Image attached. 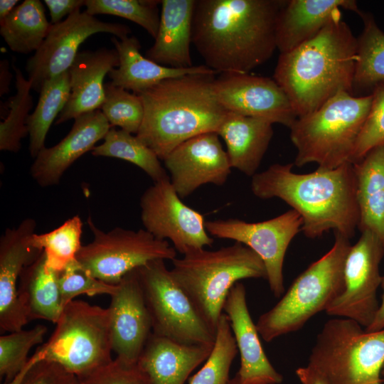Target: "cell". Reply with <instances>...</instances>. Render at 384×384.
Masks as SVG:
<instances>
[{"instance_id":"obj_1","label":"cell","mask_w":384,"mask_h":384,"mask_svg":"<svg viewBox=\"0 0 384 384\" xmlns=\"http://www.w3.org/2000/svg\"><path fill=\"white\" fill-rule=\"evenodd\" d=\"M282 0H196L192 44L218 73H249L273 55Z\"/></svg>"},{"instance_id":"obj_2","label":"cell","mask_w":384,"mask_h":384,"mask_svg":"<svg viewBox=\"0 0 384 384\" xmlns=\"http://www.w3.org/2000/svg\"><path fill=\"white\" fill-rule=\"evenodd\" d=\"M293 166L274 164L256 173L252 193L262 199L278 198L290 206L301 215V230L307 238H319L330 230L353 238L359 223L353 164L302 174L294 173Z\"/></svg>"},{"instance_id":"obj_3","label":"cell","mask_w":384,"mask_h":384,"mask_svg":"<svg viewBox=\"0 0 384 384\" xmlns=\"http://www.w3.org/2000/svg\"><path fill=\"white\" fill-rule=\"evenodd\" d=\"M356 58L357 38L341 11L316 36L280 53L273 77L300 117L339 92L351 94Z\"/></svg>"},{"instance_id":"obj_4","label":"cell","mask_w":384,"mask_h":384,"mask_svg":"<svg viewBox=\"0 0 384 384\" xmlns=\"http://www.w3.org/2000/svg\"><path fill=\"white\" fill-rule=\"evenodd\" d=\"M214 79L215 75H186L138 94L144 117L136 136L159 159L195 136L217 132L228 112L215 96Z\"/></svg>"},{"instance_id":"obj_5","label":"cell","mask_w":384,"mask_h":384,"mask_svg":"<svg viewBox=\"0 0 384 384\" xmlns=\"http://www.w3.org/2000/svg\"><path fill=\"white\" fill-rule=\"evenodd\" d=\"M172 263L173 277L215 332L232 287L244 279H267L262 260L237 242L215 250H197Z\"/></svg>"},{"instance_id":"obj_6","label":"cell","mask_w":384,"mask_h":384,"mask_svg":"<svg viewBox=\"0 0 384 384\" xmlns=\"http://www.w3.org/2000/svg\"><path fill=\"white\" fill-rule=\"evenodd\" d=\"M372 98L371 94L339 92L316 110L297 117L289 128L297 150L294 164L316 163L318 168L333 169L351 163Z\"/></svg>"},{"instance_id":"obj_7","label":"cell","mask_w":384,"mask_h":384,"mask_svg":"<svg viewBox=\"0 0 384 384\" xmlns=\"http://www.w3.org/2000/svg\"><path fill=\"white\" fill-rule=\"evenodd\" d=\"M330 250L312 263L292 283L281 299L256 323L266 342L302 329L314 315L326 311L343 289V268L349 239L334 232Z\"/></svg>"},{"instance_id":"obj_8","label":"cell","mask_w":384,"mask_h":384,"mask_svg":"<svg viewBox=\"0 0 384 384\" xmlns=\"http://www.w3.org/2000/svg\"><path fill=\"white\" fill-rule=\"evenodd\" d=\"M384 329L366 332L356 321L336 317L318 334L307 366L326 384L382 383Z\"/></svg>"},{"instance_id":"obj_9","label":"cell","mask_w":384,"mask_h":384,"mask_svg":"<svg viewBox=\"0 0 384 384\" xmlns=\"http://www.w3.org/2000/svg\"><path fill=\"white\" fill-rule=\"evenodd\" d=\"M55 324L49 339L34 353L40 361L55 363L78 377L113 360L107 308L73 300Z\"/></svg>"},{"instance_id":"obj_10","label":"cell","mask_w":384,"mask_h":384,"mask_svg":"<svg viewBox=\"0 0 384 384\" xmlns=\"http://www.w3.org/2000/svg\"><path fill=\"white\" fill-rule=\"evenodd\" d=\"M137 271L153 334L186 344H214L215 332L176 282L165 260H152Z\"/></svg>"},{"instance_id":"obj_11","label":"cell","mask_w":384,"mask_h":384,"mask_svg":"<svg viewBox=\"0 0 384 384\" xmlns=\"http://www.w3.org/2000/svg\"><path fill=\"white\" fill-rule=\"evenodd\" d=\"M87 222L93 240L82 246L77 260L92 276L106 283L117 284L127 274L152 260L176 258L174 246L145 229L115 228L105 232L90 216Z\"/></svg>"},{"instance_id":"obj_12","label":"cell","mask_w":384,"mask_h":384,"mask_svg":"<svg viewBox=\"0 0 384 384\" xmlns=\"http://www.w3.org/2000/svg\"><path fill=\"white\" fill-rule=\"evenodd\" d=\"M205 225L211 237L233 240L253 250L265 264L267 280L274 296L282 295L285 254L303 225V220L296 210L291 209L258 223L230 218L206 221Z\"/></svg>"},{"instance_id":"obj_13","label":"cell","mask_w":384,"mask_h":384,"mask_svg":"<svg viewBox=\"0 0 384 384\" xmlns=\"http://www.w3.org/2000/svg\"><path fill=\"white\" fill-rule=\"evenodd\" d=\"M384 248L369 230L361 232L347 254L343 268V289L325 311L329 316L352 319L365 329L373 321L379 308L377 291L383 277L379 265Z\"/></svg>"},{"instance_id":"obj_14","label":"cell","mask_w":384,"mask_h":384,"mask_svg":"<svg viewBox=\"0 0 384 384\" xmlns=\"http://www.w3.org/2000/svg\"><path fill=\"white\" fill-rule=\"evenodd\" d=\"M140 207L144 229L159 240L169 239L183 255L213 243L203 215L182 202L169 178L154 182L142 194Z\"/></svg>"},{"instance_id":"obj_15","label":"cell","mask_w":384,"mask_h":384,"mask_svg":"<svg viewBox=\"0 0 384 384\" xmlns=\"http://www.w3.org/2000/svg\"><path fill=\"white\" fill-rule=\"evenodd\" d=\"M97 33L122 38L132 33L125 24L99 20L85 11L78 10L58 23L51 24L41 46L26 62L31 89L40 92L43 82L69 70L80 46Z\"/></svg>"},{"instance_id":"obj_16","label":"cell","mask_w":384,"mask_h":384,"mask_svg":"<svg viewBox=\"0 0 384 384\" xmlns=\"http://www.w3.org/2000/svg\"><path fill=\"white\" fill-rule=\"evenodd\" d=\"M213 90L228 112L289 128L297 119L287 95L274 79L249 73H223L215 78Z\"/></svg>"},{"instance_id":"obj_17","label":"cell","mask_w":384,"mask_h":384,"mask_svg":"<svg viewBox=\"0 0 384 384\" xmlns=\"http://www.w3.org/2000/svg\"><path fill=\"white\" fill-rule=\"evenodd\" d=\"M163 161L170 174V181L181 198L188 197L204 184L223 185L232 169L215 132L186 140Z\"/></svg>"},{"instance_id":"obj_18","label":"cell","mask_w":384,"mask_h":384,"mask_svg":"<svg viewBox=\"0 0 384 384\" xmlns=\"http://www.w3.org/2000/svg\"><path fill=\"white\" fill-rule=\"evenodd\" d=\"M110 297L107 309L112 352L120 361L136 364L152 334L151 319L137 269L121 279Z\"/></svg>"},{"instance_id":"obj_19","label":"cell","mask_w":384,"mask_h":384,"mask_svg":"<svg viewBox=\"0 0 384 384\" xmlns=\"http://www.w3.org/2000/svg\"><path fill=\"white\" fill-rule=\"evenodd\" d=\"M36 227L33 219H24L16 228H7L0 239L1 332L21 330L29 321L18 299L17 283L24 268L43 252L31 243Z\"/></svg>"},{"instance_id":"obj_20","label":"cell","mask_w":384,"mask_h":384,"mask_svg":"<svg viewBox=\"0 0 384 384\" xmlns=\"http://www.w3.org/2000/svg\"><path fill=\"white\" fill-rule=\"evenodd\" d=\"M111 127L100 110L75 118L65 137L53 146H45L36 156L31 166L32 178L41 187L58 184L65 171L104 139Z\"/></svg>"},{"instance_id":"obj_21","label":"cell","mask_w":384,"mask_h":384,"mask_svg":"<svg viewBox=\"0 0 384 384\" xmlns=\"http://www.w3.org/2000/svg\"><path fill=\"white\" fill-rule=\"evenodd\" d=\"M240 355V367L236 373L242 384H279L283 376L267 358L261 344L256 324L250 314L245 286L236 283L223 306Z\"/></svg>"},{"instance_id":"obj_22","label":"cell","mask_w":384,"mask_h":384,"mask_svg":"<svg viewBox=\"0 0 384 384\" xmlns=\"http://www.w3.org/2000/svg\"><path fill=\"white\" fill-rule=\"evenodd\" d=\"M119 64L115 48H102L95 51L78 52L68 70L70 97L55 124L75 119L101 108L105 101V77Z\"/></svg>"},{"instance_id":"obj_23","label":"cell","mask_w":384,"mask_h":384,"mask_svg":"<svg viewBox=\"0 0 384 384\" xmlns=\"http://www.w3.org/2000/svg\"><path fill=\"white\" fill-rule=\"evenodd\" d=\"M341 9L363 13L354 0L286 1L277 20V48L287 53L314 38Z\"/></svg>"},{"instance_id":"obj_24","label":"cell","mask_w":384,"mask_h":384,"mask_svg":"<svg viewBox=\"0 0 384 384\" xmlns=\"http://www.w3.org/2000/svg\"><path fill=\"white\" fill-rule=\"evenodd\" d=\"M213 345H191L151 334L137 364L153 384H184Z\"/></svg>"},{"instance_id":"obj_25","label":"cell","mask_w":384,"mask_h":384,"mask_svg":"<svg viewBox=\"0 0 384 384\" xmlns=\"http://www.w3.org/2000/svg\"><path fill=\"white\" fill-rule=\"evenodd\" d=\"M159 26L148 59L174 68L193 67L190 47L196 0H162Z\"/></svg>"},{"instance_id":"obj_26","label":"cell","mask_w":384,"mask_h":384,"mask_svg":"<svg viewBox=\"0 0 384 384\" xmlns=\"http://www.w3.org/2000/svg\"><path fill=\"white\" fill-rule=\"evenodd\" d=\"M111 41L118 53L119 64L109 72L110 82L137 95L164 80L186 75L217 73L206 65L187 68L159 65L142 55L140 43L134 36L122 38L112 36Z\"/></svg>"},{"instance_id":"obj_27","label":"cell","mask_w":384,"mask_h":384,"mask_svg":"<svg viewBox=\"0 0 384 384\" xmlns=\"http://www.w3.org/2000/svg\"><path fill=\"white\" fill-rule=\"evenodd\" d=\"M217 133L225 143L231 168L254 176L272 138V124L228 112Z\"/></svg>"},{"instance_id":"obj_28","label":"cell","mask_w":384,"mask_h":384,"mask_svg":"<svg viewBox=\"0 0 384 384\" xmlns=\"http://www.w3.org/2000/svg\"><path fill=\"white\" fill-rule=\"evenodd\" d=\"M353 164L359 208L358 229L374 233L384 248V144Z\"/></svg>"},{"instance_id":"obj_29","label":"cell","mask_w":384,"mask_h":384,"mask_svg":"<svg viewBox=\"0 0 384 384\" xmlns=\"http://www.w3.org/2000/svg\"><path fill=\"white\" fill-rule=\"evenodd\" d=\"M18 294L30 321L43 319L55 324L64 308L58 284V272L46 264L43 252L23 270Z\"/></svg>"},{"instance_id":"obj_30","label":"cell","mask_w":384,"mask_h":384,"mask_svg":"<svg viewBox=\"0 0 384 384\" xmlns=\"http://www.w3.org/2000/svg\"><path fill=\"white\" fill-rule=\"evenodd\" d=\"M363 28L357 38V58L351 95H370L384 82V33L370 14H361Z\"/></svg>"},{"instance_id":"obj_31","label":"cell","mask_w":384,"mask_h":384,"mask_svg":"<svg viewBox=\"0 0 384 384\" xmlns=\"http://www.w3.org/2000/svg\"><path fill=\"white\" fill-rule=\"evenodd\" d=\"M50 23L39 0H25L0 21V33L12 51L28 54L41 46Z\"/></svg>"},{"instance_id":"obj_32","label":"cell","mask_w":384,"mask_h":384,"mask_svg":"<svg viewBox=\"0 0 384 384\" xmlns=\"http://www.w3.org/2000/svg\"><path fill=\"white\" fill-rule=\"evenodd\" d=\"M39 93L38 104L26 120L29 151L34 159L45 147L46 137L50 125L69 99L70 85L68 70L46 80Z\"/></svg>"},{"instance_id":"obj_33","label":"cell","mask_w":384,"mask_h":384,"mask_svg":"<svg viewBox=\"0 0 384 384\" xmlns=\"http://www.w3.org/2000/svg\"><path fill=\"white\" fill-rule=\"evenodd\" d=\"M91 153L95 156L117 158L132 163L142 169L157 182L169 178L157 155L136 135L112 127L104 142L95 146Z\"/></svg>"},{"instance_id":"obj_34","label":"cell","mask_w":384,"mask_h":384,"mask_svg":"<svg viewBox=\"0 0 384 384\" xmlns=\"http://www.w3.org/2000/svg\"><path fill=\"white\" fill-rule=\"evenodd\" d=\"M82 232V220L79 215H75L50 232L34 233L31 243L43 252L46 265L59 273L77 260L82 246L80 241Z\"/></svg>"},{"instance_id":"obj_35","label":"cell","mask_w":384,"mask_h":384,"mask_svg":"<svg viewBox=\"0 0 384 384\" xmlns=\"http://www.w3.org/2000/svg\"><path fill=\"white\" fill-rule=\"evenodd\" d=\"M13 68L16 93L9 99L7 116L0 123V150L18 152L22 139L28 134L26 120L33 107V97L30 94L32 89L28 79L14 64Z\"/></svg>"},{"instance_id":"obj_36","label":"cell","mask_w":384,"mask_h":384,"mask_svg":"<svg viewBox=\"0 0 384 384\" xmlns=\"http://www.w3.org/2000/svg\"><path fill=\"white\" fill-rule=\"evenodd\" d=\"M238 352L228 318L223 313L213 349L203 367L189 379L188 384H228L230 369Z\"/></svg>"},{"instance_id":"obj_37","label":"cell","mask_w":384,"mask_h":384,"mask_svg":"<svg viewBox=\"0 0 384 384\" xmlns=\"http://www.w3.org/2000/svg\"><path fill=\"white\" fill-rule=\"evenodd\" d=\"M156 0H86L85 11L91 15L108 14L127 18L145 29L154 38L159 29L160 14Z\"/></svg>"},{"instance_id":"obj_38","label":"cell","mask_w":384,"mask_h":384,"mask_svg":"<svg viewBox=\"0 0 384 384\" xmlns=\"http://www.w3.org/2000/svg\"><path fill=\"white\" fill-rule=\"evenodd\" d=\"M47 327L36 325L32 329L9 332L0 336V377L8 381L27 364L31 349L43 341Z\"/></svg>"},{"instance_id":"obj_39","label":"cell","mask_w":384,"mask_h":384,"mask_svg":"<svg viewBox=\"0 0 384 384\" xmlns=\"http://www.w3.org/2000/svg\"><path fill=\"white\" fill-rule=\"evenodd\" d=\"M101 109L111 127L137 134L144 117V107L138 95L107 82Z\"/></svg>"},{"instance_id":"obj_40","label":"cell","mask_w":384,"mask_h":384,"mask_svg":"<svg viewBox=\"0 0 384 384\" xmlns=\"http://www.w3.org/2000/svg\"><path fill=\"white\" fill-rule=\"evenodd\" d=\"M58 284L63 306L82 294L112 296L117 289V284L106 283L92 276L78 260L58 273Z\"/></svg>"},{"instance_id":"obj_41","label":"cell","mask_w":384,"mask_h":384,"mask_svg":"<svg viewBox=\"0 0 384 384\" xmlns=\"http://www.w3.org/2000/svg\"><path fill=\"white\" fill-rule=\"evenodd\" d=\"M370 109L358 138L351 163L361 161L373 148L384 144V82L371 92Z\"/></svg>"},{"instance_id":"obj_42","label":"cell","mask_w":384,"mask_h":384,"mask_svg":"<svg viewBox=\"0 0 384 384\" xmlns=\"http://www.w3.org/2000/svg\"><path fill=\"white\" fill-rule=\"evenodd\" d=\"M76 384L153 383L137 363H126L115 358L91 373L76 377Z\"/></svg>"},{"instance_id":"obj_43","label":"cell","mask_w":384,"mask_h":384,"mask_svg":"<svg viewBox=\"0 0 384 384\" xmlns=\"http://www.w3.org/2000/svg\"><path fill=\"white\" fill-rule=\"evenodd\" d=\"M75 377L55 363L40 361L28 371L23 384H71Z\"/></svg>"},{"instance_id":"obj_44","label":"cell","mask_w":384,"mask_h":384,"mask_svg":"<svg viewBox=\"0 0 384 384\" xmlns=\"http://www.w3.org/2000/svg\"><path fill=\"white\" fill-rule=\"evenodd\" d=\"M50 16V24L62 21L64 16H70L85 6L84 0H44Z\"/></svg>"},{"instance_id":"obj_45","label":"cell","mask_w":384,"mask_h":384,"mask_svg":"<svg viewBox=\"0 0 384 384\" xmlns=\"http://www.w3.org/2000/svg\"><path fill=\"white\" fill-rule=\"evenodd\" d=\"M295 373L302 384H326L316 373L308 366L298 368Z\"/></svg>"},{"instance_id":"obj_46","label":"cell","mask_w":384,"mask_h":384,"mask_svg":"<svg viewBox=\"0 0 384 384\" xmlns=\"http://www.w3.org/2000/svg\"><path fill=\"white\" fill-rule=\"evenodd\" d=\"M381 287L383 289L382 301L372 324L365 329L366 332H374L384 329V277H383Z\"/></svg>"},{"instance_id":"obj_47","label":"cell","mask_w":384,"mask_h":384,"mask_svg":"<svg viewBox=\"0 0 384 384\" xmlns=\"http://www.w3.org/2000/svg\"><path fill=\"white\" fill-rule=\"evenodd\" d=\"M11 74L9 70V63L6 60L0 62V95L6 94L9 91V84Z\"/></svg>"},{"instance_id":"obj_48","label":"cell","mask_w":384,"mask_h":384,"mask_svg":"<svg viewBox=\"0 0 384 384\" xmlns=\"http://www.w3.org/2000/svg\"><path fill=\"white\" fill-rule=\"evenodd\" d=\"M40 361L38 357L33 353L30 357L27 364L21 370L14 378L8 381H5L4 384H23L24 379L28 374L31 368L37 363Z\"/></svg>"},{"instance_id":"obj_49","label":"cell","mask_w":384,"mask_h":384,"mask_svg":"<svg viewBox=\"0 0 384 384\" xmlns=\"http://www.w3.org/2000/svg\"><path fill=\"white\" fill-rule=\"evenodd\" d=\"M18 0H1L0 1V21L8 16L16 8L18 3Z\"/></svg>"},{"instance_id":"obj_50","label":"cell","mask_w":384,"mask_h":384,"mask_svg":"<svg viewBox=\"0 0 384 384\" xmlns=\"http://www.w3.org/2000/svg\"><path fill=\"white\" fill-rule=\"evenodd\" d=\"M228 384H242V383L240 382L238 375L235 374V375L233 378L230 379Z\"/></svg>"},{"instance_id":"obj_51","label":"cell","mask_w":384,"mask_h":384,"mask_svg":"<svg viewBox=\"0 0 384 384\" xmlns=\"http://www.w3.org/2000/svg\"><path fill=\"white\" fill-rule=\"evenodd\" d=\"M381 375H384V364H383V368H382Z\"/></svg>"},{"instance_id":"obj_52","label":"cell","mask_w":384,"mask_h":384,"mask_svg":"<svg viewBox=\"0 0 384 384\" xmlns=\"http://www.w3.org/2000/svg\"><path fill=\"white\" fill-rule=\"evenodd\" d=\"M71 384H76V377H75V380H73V382Z\"/></svg>"},{"instance_id":"obj_53","label":"cell","mask_w":384,"mask_h":384,"mask_svg":"<svg viewBox=\"0 0 384 384\" xmlns=\"http://www.w3.org/2000/svg\"><path fill=\"white\" fill-rule=\"evenodd\" d=\"M370 384H381V383H370Z\"/></svg>"}]
</instances>
